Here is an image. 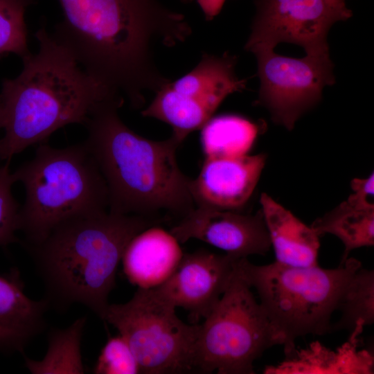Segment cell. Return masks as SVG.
<instances>
[{
	"label": "cell",
	"mask_w": 374,
	"mask_h": 374,
	"mask_svg": "<svg viewBox=\"0 0 374 374\" xmlns=\"http://www.w3.org/2000/svg\"><path fill=\"white\" fill-rule=\"evenodd\" d=\"M238 260L204 249L184 254L172 274L153 288L175 308L186 310L190 323L197 324L226 290Z\"/></svg>",
	"instance_id": "obj_11"
},
{
	"label": "cell",
	"mask_w": 374,
	"mask_h": 374,
	"mask_svg": "<svg viewBox=\"0 0 374 374\" xmlns=\"http://www.w3.org/2000/svg\"><path fill=\"white\" fill-rule=\"evenodd\" d=\"M365 326L359 322L341 346L331 350L318 341L307 348H296L276 366L264 369L266 374H371L374 359L371 352L360 349V335Z\"/></svg>",
	"instance_id": "obj_15"
},
{
	"label": "cell",
	"mask_w": 374,
	"mask_h": 374,
	"mask_svg": "<svg viewBox=\"0 0 374 374\" xmlns=\"http://www.w3.org/2000/svg\"><path fill=\"white\" fill-rule=\"evenodd\" d=\"M276 345L281 341L235 263L228 287L199 324L195 370L253 374V362Z\"/></svg>",
	"instance_id": "obj_7"
},
{
	"label": "cell",
	"mask_w": 374,
	"mask_h": 374,
	"mask_svg": "<svg viewBox=\"0 0 374 374\" xmlns=\"http://www.w3.org/2000/svg\"><path fill=\"white\" fill-rule=\"evenodd\" d=\"M256 6L244 46L252 53L288 42L303 47L308 55H330L327 37L331 26L352 16L326 0H257Z\"/></svg>",
	"instance_id": "obj_10"
},
{
	"label": "cell",
	"mask_w": 374,
	"mask_h": 374,
	"mask_svg": "<svg viewBox=\"0 0 374 374\" xmlns=\"http://www.w3.org/2000/svg\"><path fill=\"white\" fill-rule=\"evenodd\" d=\"M260 204L276 262L297 267L317 265L320 243L314 229L266 193Z\"/></svg>",
	"instance_id": "obj_18"
},
{
	"label": "cell",
	"mask_w": 374,
	"mask_h": 374,
	"mask_svg": "<svg viewBox=\"0 0 374 374\" xmlns=\"http://www.w3.org/2000/svg\"><path fill=\"white\" fill-rule=\"evenodd\" d=\"M3 128V114L2 107L0 103V130Z\"/></svg>",
	"instance_id": "obj_28"
},
{
	"label": "cell",
	"mask_w": 374,
	"mask_h": 374,
	"mask_svg": "<svg viewBox=\"0 0 374 374\" xmlns=\"http://www.w3.org/2000/svg\"><path fill=\"white\" fill-rule=\"evenodd\" d=\"M320 237L326 233L338 238L344 246L340 264L354 249L374 244V203L358 191L310 226Z\"/></svg>",
	"instance_id": "obj_19"
},
{
	"label": "cell",
	"mask_w": 374,
	"mask_h": 374,
	"mask_svg": "<svg viewBox=\"0 0 374 374\" xmlns=\"http://www.w3.org/2000/svg\"><path fill=\"white\" fill-rule=\"evenodd\" d=\"M201 8L205 19L213 20L222 10L226 0H193Z\"/></svg>",
	"instance_id": "obj_26"
},
{
	"label": "cell",
	"mask_w": 374,
	"mask_h": 374,
	"mask_svg": "<svg viewBox=\"0 0 374 374\" xmlns=\"http://www.w3.org/2000/svg\"><path fill=\"white\" fill-rule=\"evenodd\" d=\"M170 232L179 243L200 240L237 259L265 255L271 247L261 210L251 215L197 206Z\"/></svg>",
	"instance_id": "obj_12"
},
{
	"label": "cell",
	"mask_w": 374,
	"mask_h": 374,
	"mask_svg": "<svg viewBox=\"0 0 374 374\" xmlns=\"http://www.w3.org/2000/svg\"><path fill=\"white\" fill-rule=\"evenodd\" d=\"M181 1L184 2V3H189V2L193 1V0H181Z\"/></svg>",
	"instance_id": "obj_29"
},
{
	"label": "cell",
	"mask_w": 374,
	"mask_h": 374,
	"mask_svg": "<svg viewBox=\"0 0 374 374\" xmlns=\"http://www.w3.org/2000/svg\"><path fill=\"white\" fill-rule=\"evenodd\" d=\"M184 253L179 242L158 225L145 229L127 244L121 261L129 281L138 288H153L174 272Z\"/></svg>",
	"instance_id": "obj_16"
},
{
	"label": "cell",
	"mask_w": 374,
	"mask_h": 374,
	"mask_svg": "<svg viewBox=\"0 0 374 374\" xmlns=\"http://www.w3.org/2000/svg\"><path fill=\"white\" fill-rule=\"evenodd\" d=\"M361 266V262L353 258L334 269L319 265L290 267L276 261L256 265L247 258L236 262L241 276L256 290L285 355L295 348L298 337L331 332L330 318L340 296Z\"/></svg>",
	"instance_id": "obj_6"
},
{
	"label": "cell",
	"mask_w": 374,
	"mask_h": 374,
	"mask_svg": "<svg viewBox=\"0 0 374 374\" xmlns=\"http://www.w3.org/2000/svg\"><path fill=\"white\" fill-rule=\"evenodd\" d=\"M32 3L33 0H0V54L14 53L22 58L30 53L25 13Z\"/></svg>",
	"instance_id": "obj_23"
},
{
	"label": "cell",
	"mask_w": 374,
	"mask_h": 374,
	"mask_svg": "<svg viewBox=\"0 0 374 374\" xmlns=\"http://www.w3.org/2000/svg\"><path fill=\"white\" fill-rule=\"evenodd\" d=\"M12 176L25 189L19 212L24 245L41 242L70 220L108 211L105 181L84 142L64 148L42 143Z\"/></svg>",
	"instance_id": "obj_5"
},
{
	"label": "cell",
	"mask_w": 374,
	"mask_h": 374,
	"mask_svg": "<svg viewBox=\"0 0 374 374\" xmlns=\"http://www.w3.org/2000/svg\"><path fill=\"white\" fill-rule=\"evenodd\" d=\"M266 155L206 157L191 188L196 206L240 211L251 196Z\"/></svg>",
	"instance_id": "obj_13"
},
{
	"label": "cell",
	"mask_w": 374,
	"mask_h": 374,
	"mask_svg": "<svg viewBox=\"0 0 374 374\" xmlns=\"http://www.w3.org/2000/svg\"><path fill=\"white\" fill-rule=\"evenodd\" d=\"M201 130L206 157H235L247 154L260 127L240 116L224 114L211 117Z\"/></svg>",
	"instance_id": "obj_20"
},
{
	"label": "cell",
	"mask_w": 374,
	"mask_h": 374,
	"mask_svg": "<svg viewBox=\"0 0 374 374\" xmlns=\"http://www.w3.org/2000/svg\"><path fill=\"white\" fill-rule=\"evenodd\" d=\"M154 288H138L125 303L109 304L102 320L127 342L143 374L195 371L199 324H186Z\"/></svg>",
	"instance_id": "obj_8"
},
{
	"label": "cell",
	"mask_w": 374,
	"mask_h": 374,
	"mask_svg": "<svg viewBox=\"0 0 374 374\" xmlns=\"http://www.w3.org/2000/svg\"><path fill=\"white\" fill-rule=\"evenodd\" d=\"M96 374L140 373L139 363L126 340L121 335L109 337L93 367Z\"/></svg>",
	"instance_id": "obj_24"
},
{
	"label": "cell",
	"mask_w": 374,
	"mask_h": 374,
	"mask_svg": "<svg viewBox=\"0 0 374 374\" xmlns=\"http://www.w3.org/2000/svg\"><path fill=\"white\" fill-rule=\"evenodd\" d=\"M339 319L331 324V332L346 330L350 332L359 322L365 326L374 322V271L359 267L352 275L339 299Z\"/></svg>",
	"instance_id": "obj_22"
},
{
	"label": "cell",
	"mask_w": 374,
	"mask_h": 374,
	"mask_svg": "<svg viewBox=\"0 0 374 374\" xmlns=\"http://www.w3.org/2000/svg\"><path fill=\"white\" fill-rule=\"evenodd\" d=\"M237 60L228 53H204L195 67L168 85L186 100L215 113L227 96L246 87V80L235 74Z\"/></svg>",
	"instance_id": "obj_17"
},
{
	"label": "cell",
	"mask_w": 374,
	"mask_h": 374,
	"mask_svg": "<svg viewBox=\"0 0 374 374\" xmlns=\"http://www.w3.org/2000/svg\"><path fill=\"white\" fill-rule=\"evenodd\" d=\"M85 317L76 319L64 329H52L48 336V348L41 360L24 356L26 367L34 374L84 373L81 339Z\"/></svg>",
	"instance_id": "obj_21"
},
{
	"label": "cell",
	"mask_w": 374,
	"mask_h": 374,
	"mask_svg": "<svg viewBox=\"0 0 374 374\" xmlns=\"http://www.w3.org/2000/svg\"><path fill=\"white\" fill-rule=\"evenodd\" d=\"M330 6L335 8L346 13H352L351 11L347 8L346 6L345 0H326Z\"/></svg>",
	"instance_id": "obj_27"
},
{
	"label": "cell",
	"mask_w": 374,
	"mask_h": 374,
	"mask_svg": "<svg viewBox=\"0 0 374 374\" xmlns=\"http://www.w3.org/2000/svg\"><path fill=\"white\" fill-rule=\"evenodd\" d=\"M9 165V162L0 165V247L21 242L16 235L20 206L12 193L15 181Z\"/></svg>",
	"instance_id": "obj_25"
},
{
	"label": "cell",
	"mask_w": 374,
	"mask_h": 374,
	"mask_svg": "<svg viewBox=\"0 0 374 374\" xmlns=\"http://www.w3.org/2000/svg\"><path fill=\"white\" fill-rule=\"evenodd\" d=\"M118 99L101 106L84 126V142L107 185L108 211L167 220H181L195 207L191 178L179 167L175 134L163 141L146 139L119 117Z\"/></svg>",
	"instance_id": "obj_3"
},
{
	"label": "cell",
	"mask_w": 374,
	"mask_h": 374,
	"mask_svg": "<svg viewBox=\"0 0 374 374\" xmlns=\"http://www.w3.org/2000/svg\"><path fill=\"white\" fill-rule=\"evenodd\" d=\"M35 37L38 52L21 58L17 77L2 81L5 134L0 139V160L5 162L62 127L84 125L101 106L124 98L86 72L45 27Z\"/></svg>",
	"instance_id": "obj_2"
},
{
	"label": "cell",
	"mask_w": 374,
	"mask_h": 374,
	"mask_svg": "<svg viewBox=\"0 0 374 374\" xmlns=\"http://www.w3.org/2000/svg\"><path fill=\"white\" fill-rule=\"evenodd\" d=\"M253 53L260 83L254 105L266 107L273 122L288 130L319 103L323 88L335 82L330 55L294 58L265 48Z\"/></svg>",
	"instance_id": "obj_9"
},
{
	"label": "cell",
	"mask_w": 374,
	"mask_h": 374,
	"mask_svg": "<svg viewBox=\"0 0 374 374\" xmlns=\"http://www.w3.org/2000/svg\"><path fill=\"white\" fill-rule=\"evenodd\" d=\"M161 219L109 211L78 217L55 227L30 252L49 305L87 307L101 319L114 288L125 249L138 233Z\"/></svg>",
	"instance_id": "obj_4"
},
{
	"label": "cell",
	"mask_w": 374,
	"mask_h": 374,
	"mask_svg": "<svg viewBox=\"0 0 374 374\" xmlns=\"http://www.w3.org/2000/svg\"><path fill=\"white\" fill-rule=\"evenodd\" d=\"M63 19L53 34L97 81L125 96L132 107L145 104L170 80L154 61L153 47L185 42V16L158 0H58Z\"/></svg>",
	"instance_id": "obj_1"
},
{
	"label": "cell",
	"mask_w": 374,
	"mask_h": 374,
	"mask_svg": "<svg viewBox=\"0 0 374 374\" xmlns=\"http://www.w3.org/2000/svg\"><path fill=\"white\" fill-rule=\"evenodd\" d=\"M49 305L46 299L35 301L26 296L17 268L0 274V353L24 355L27 345L44 330Z\"/></svg>",
	"instance_id": "obj_14"
}]
</instances>
